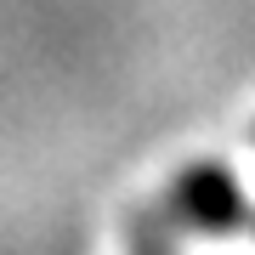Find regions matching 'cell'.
<instances>
[{"label": "cell", "instance_id": "6da1fadb", "mask_svg": "<svg viewBox=\"0 0 255 255\" xmlns=\"http://www.w3.org/2000/svg\"><path fill=\"white\" fill-rule=\"evenodd\" d=\"M182 255H255V238L250 233H210V238H193Z\"/></svg>", "mask_w": 255, "mask_h": 255}, {"label": "cell", "instance_id": "7a4b0ae2", "mask_svg": "<svg viewBox=\"0 0 255 255\" xmlns=\"http://www.w3.org/2000/svg\"><path fill=\"white\" fill-rule=\"evenodd\" d=\"M233 176H238V193L255 204V147H238L233 153Z\"/></svg>", "mask_w": 255, "mask_h": 255}]
</instances>
